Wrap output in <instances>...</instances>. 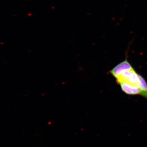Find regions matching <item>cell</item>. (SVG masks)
I'll use <instances>...</instances> for the list:
<instances>
[{
	"label": "cell",
	"mask_w": 147,
	"mask_h": 147,
	"mask_svg": "<svg viewBox=\"0 0 147 147\" xmlns=\"http://www.w3.org/2000/svg\"><path fill=\"white\" fill-rule=\"evenodd\" d=\"M116 81L117 84L121 82H125L139 87V74L134 69L127 70L123 71L120 76L117 78Z\"/></svg>",
	"instance_id": "6da1fadb"
},
{
	"label": "cell",
	"mask_w": 147,
	"mask_h": 147,
	"mask_svg": "<svg viewBox=\"0 0 147 147\" xmlns=\"http://www.w3.org/2000/svg\"><path fill=\"white\" fill-rule=\"evenodd\" d=\"M126 56L125 60L117 65L109 71V73L116 79L120 76L123 71L134 69L131 63L129 62Z\"/></svg>",
	"instance_id": "7a4b0ae2"
},
{
	"label": "cell",
	"mask_w": 147,
	"mask_h": 147,
	"mask_svg": "<svg viewBox=\"0 0 147 147\" xmlns=\"http://www.w3.org/2000/svg\"><path fill=\"white\" fill-rule=\"evenodd\" d=\"M118 84L120 86L122 91L125 94L131 96L140 95L141 91L140 88L137 86L125 82H121Z\"/></svg>",
	"instance_id": "3957f363"
},
{
	"label": "cell",
	"mask_w": 147,
	"mask_h": 147,
	"mask_svg": "<svg viewBox=\"0 0 147 147\" xmlns=\"http://www.w3.org/2000/svg\"><path fill=\"white\" fill-rule=\"evenodd\" d=\"M139 87L141 93L140 95L147 99V83L144 78L139 74Z\"/></svg>",
	"instance_id": "277c9868"
}]
</instances>
